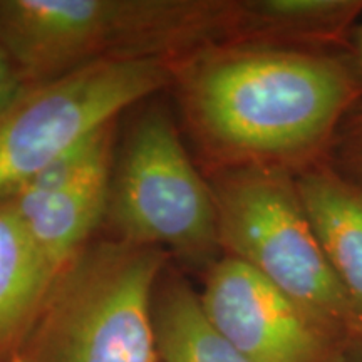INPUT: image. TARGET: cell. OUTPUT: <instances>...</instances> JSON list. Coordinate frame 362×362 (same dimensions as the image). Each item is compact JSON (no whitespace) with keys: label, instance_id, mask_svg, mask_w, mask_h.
<instances>
[{"label":"cell","instance_id":"obj_12","mask_svg":"<svg viewBox=\"0 0 362 362\" xmlns=\"http://www.w3.org/2000/svg\"><path fill=\"white\" fill-rule=\"evenodd\" d=\"M153 315L161 362H252L210 322L200 293L185 279L163 280Z\"/></svg>","mask_w":362,"mask_h":362},{"label":"cell","instance_id":"obj_7","mask_svg":"<svg viewBox=\"0 0 362 362\" xmlns=\"http://www.w3.org/2000/svg\"><path fill=\"white\" fill-rule=\"evenodd\" d=\"M200 302L252 362H349V352L269 280L233 257L208 269Z\"/></svg>","mask_w":362,"mask_h":362},{"label":"cell","instance_id":"obj_16","mask_svg":"<svg viewBox=\"0 0 362 362\" xmlns=\"http://www.w3.org/2000/svg\"><path fill=\"white\" fill-rule=\"evenodd\" d=\"M346 56L362 90V24L354 27V30L351 33L349 49H347Z\"/></svg>","mask_w":362,"mask_h":362},{"label":"cell","instance_id":"obj_15","mask_svg":"<svg viewBox=\"0 0 362 362\" xmlns=\"http://www.w3.org/2000/svg\"><path fill=\"white\" fill-rule=\"evenodd\" d=\"M27 86L11 56L0 45V115L19 99Z\"/></svg>","mask_w":362,"mask_h":362},{"label":"cell","instance_id":"obj_10","mask_svg":"<svg viewBox=\"0 0 362 362\" xmlns=\"http://www.w3.org/2000/svg\"><path fill=\"white\" fill-rule=\"evenodd\" d=\"M362 0H245L233 2L228 42L324 49L354 30Z\"/></svg>","mask_w":362,"mask_h":362},{"label":"cell","instance_id":"obj_8","mask_svg":"<svg viewBox=\"0 0 362 362\" xmlns=\"http://www.w3.org/2000/svg\"><path fill=\"white\" fill-rule=\"evenodd\" d=\"M298 193L344 292L362 336V181L329 160L296 173Z\"/></svg>","mask_w":362,"mask_h":362},{"label":"cell","instance_id":"obj_13","mask_svg":"<svg viewBox=\"0 0 362 362\" xmlns=\"http://www.w3.org/2000/svg\"><path fill=\"white\" fill-rule=\"evenodd\" d=\"M111 148L112 124H107L49 163L11 198H47L81 185L110 178Z\"/></svg>","mask_w":362,"mask_h":362},{"label":"cell","instance_id":"obj_5","mask_svg":"<svg viewBox=\"0 0 362 362\" xmlns=\"http://www.w3.org/2000/svg\"><path fill=\"white\" fill-rule=\"evenodd\" d=\"M107 215L124 242L170 248L206 269L221 259L214 192L160 107L138 117L126 139Z\"/></svg>","mask_w":362,"mask_h":362},{"label":"cell","instance_id":"obj_17","mask_svg":"<svg viewBox=\"0 0 362 362\" xmlns=\"http://www.w3.org/2000/svg\"><path fill=\"white\" fill-rule=\"evenodd\" d=\"M8 362H27V361L24 359V356H22V354H16Z\"/></svg>","mask_w":362,"mask_h":362},{"label":"cell","instance_id":"obj_3","mask_svg":"<svg viewBox=\"0 0 362 362\" xmlns=\"http://www.w3.org/2000/svg\"><path fill=\"white\" fill-rule=\"evenodd\" d=\"M220 247L260 274L351 354L359 322L298 193L296 173L274 166L216 170L210 181Z\"/></svg>","mask_w":362,"mask_h":362},{"label":"cell","instance_id":"obj_14","mask_svg":"<svg viewBox=\"0 0 362 362\" xmlns=\"http://www.w3.org/2000/svg\"><path fill=\"white\" fill-rule=\"evenodd\" d=\"M330 163L337 170L362 181V111L344 121L330 149Z\"/></svg>","mask_w":362,"mask_h":362},{"label":"cell","instance_id":"obj_11","mask_svg":"<svg viewBox=\"0 0 362 362\" xmlns=\"http://www.w3.org/2000/svg\"><path fill=\"white\" fill-rule=\"evenodd\" d=\"M110 183L103 178L47 198H7L56 275L83 250L107 211Z\"/></svg>","mask_w":362,"mask_h":362},{"label":"cell","instance_id":"obj_4","mask_svg":"<svg viewBox=\"0 0 362 362\" xmlns=\"http://www.w3.org/2000/svg\"><path fill=\"white\" fill-rule=\"evenodd\" d=\"M166 252L86 245L59 272L19 354L27 362H156L155 296Z\"/></svg>","mask_w":362,"mask_h":362},{"label":"cell","instance_id":"obj_6","mask_svg":"<svg viewBox=\"0 0 362 362\" xmlns=\"http://www.w3.org/2000/svg\"><path fill=\"white\" fill-rule=\"evenodd\" d=\"M170 79L163 59H107L27 86L0 115V200Z\"/></svg>","mask_w":362,"mask_h":362},{"label":"cell","instance_id":"obj_2","mask_svg":"<svg viewBox=\"0 0 362 362\" xmlns=\"http://www.w3.org/2000/svg\"><path fill=\"white\" fill-rule=\"evenodd\" d=\"M233 2L0 0V45L29 86L107 59H163L228 42Z\"/></svg>","mask_w":362,"mask_h":362},{"label":"cell","instance_id":"obj_1","mask_svg":"<svg viewBox=\"0 0 362 362\" xmlns=\"http://www.w3.org/2000/svg\"><path fill=\"white\" fill-rule=\"evenodd\" d=\"M181 101L216 170L298 173L327 160L362 98L346 54L264 42L211 44L189 56Z\"/></svg>","mask_w":362,"mask_h":362},{"label":"cell","instance_id":"obj_9","mask_svg":"<svg viewBox=\"0 0 362 362\" xmlns=\"http://www.w3.org/2000/svg\"><path fill=\"white\" fill-rule=\"evenodd\" d=\"M56 277L11 200H0V362L21 352Z\"/></svg>","mask_w":362,"mask_h":362}]
</instances>
